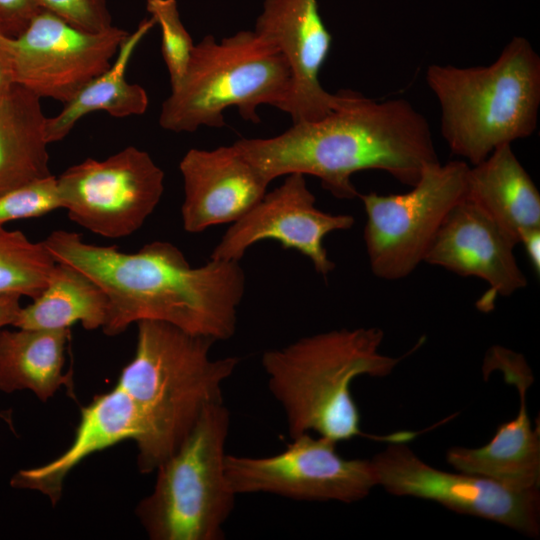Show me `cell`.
<instances>
[{
    "mask_svg": "<svg viewBox=\"0 0 540 540\" xmlns=\"http://www.w3.org/2000/svg\"><path fill=\"white\" fill-rule=\"evenodd\" d=\"M127 35L115 26L87 31L41 9L18 36L0 32V49L12 83L65 104L110 67Z\"/></svg>",
    "mask_w": 540,
    "mask_h": 540,
    "instance_id": "obj_9",
    "label": "cell"
},
{
    "mask_svg": "<svg viewBox=\"0 0 540 540\" xmlns=\"http://www.w3.org/2000/svg\"><path fill=\"white\" fill-rule=\"evenodd\" d=\"M143 435L144 425L136 404L115 385L81 409L74 439L65 452L42 466L19 470L12 476L10 485L39 491L55 505L61 497L65 477L81 461L124 440H134L137 444Z\"/></svg>",
    "mask_w": 540,
    "mask_h": 540,
    "instance_id": "obj_18",
    "label": "cell"
},
{
    "mask_svg": "<svg viewBox=\"0 0 540 540\" xmlns=\"http://www.w3.org/2000/svg\"><path fill=\"white\" fill-rule=\"evenodd\" d=\"M465 199L479 208L515 244L540 227V194L511 144L470 165Z\"/></svg>",
    "mask_w": 540,
    "mask_h": 540,
    "instance_id": "obj_19",
    "label": "cell"
},
{
    "mask_svg": "<svg viewBox=\"0 0 540 540\" xmlns=\"http://www.w3.org/2000/svg\"><path fill=\"white\" fill-rule=\"evenodd\" d=\"M383 338L377 327L331 330L262 354L269 390L284 411L291 439L311 431L336 443L368 436L360 427L352 381L385 377L408 355L381 354Z\"/></svg>",
    "mask_w": 540,
    "mask_h": 540,
    "instance_id": "obj_4",
    "label": "cell"
},
{
    "mask_svg": "<svg viewBox=\"0 0 540 540\" xmlns=\"http://www.w3.org/2000/svg\"><path fill=\"white\" fill-rule=\"evenodd\" d=\"M41 9L49 11L81 29L99 32L112 25L105 0H37Z\"/></svg>",
    "mask_w": 540,
    "mask_h": 540,
    "instance_id": "obj_27",
    "label": "cell"
},
{
    "mask_svg": "<svg viewBox=\"0 0 540 540\" xmlns=\"http://www.w3.org/2000/svg\"><path fill=\"white\" fill-rule=\"evenodd\" d=\"M494 370L502 372L504 380L517 389V416L498 426L484 446L450 448L447 462L457 471L487 477L511 489L539 488V426L532 428L526 404L527 390L534 382L532 371L523 355L502 346L491 347L484 359V376Z\"/></svg>",
    "mask_w": 540,
    "mask_h": 540,
    "instance_id": "obj_15",
    "label": "cell"
},
{
    "mask_svg": "<svg viewBox=\"0 0 540 540\" xmlns=\"http://www.w3.org/2000/svg\"><path fill=\"white\" fill-rule=\"evenodd\" d=\"M56 262L95 282L108 301V336L134 322L157 320L213 340L231 338L246 287L240 261L210 259L192 267L175 245L154 241L135 253L86 243L81 235L51 232L43 241Z\"/></svg>",
    "mask_w": 540,
    "mask_h": 540,
    "instance_id": "obj_1",
    "label": "cell"
},
{
    "mask_svg": "<svg viewBox=\"0 0 540 540\" xmlns=\"http://www.w3.org/2000/svg\"><path fill=\"white\" fill-rule=\"evenodd\" d=\"M529 261L535 272H540V227L529 229L520 236Z\"/></svg>",
    "mask_w": 540,
    "mask_h": 540,
    "instance_id": "obj_29",
    "label": "cell"
},
{
    "mask_svg": "<svg viewBox=\"0 0 540 540\" xmlns=\"http://www.w3.org/2000/svg\"><path fill=\"white\" fill-rule=\"evenodd\" d=\"M56 260L43 242L0 226V296L36 298L46 287Z\"/></svg>",
    "mask_w": 540,
    "mask_h": 540,
    "instance_id": "obj_24",
    "label": "cell"
},
{
    "mask_svg": "<svg viewBox=\"0 0 540 540\" xmlns=\"http://www.w3.org/2000/svg\"><path fill=\"white\" fill-rule=\"evenodd\" d=\"M164 176L146 151L129 146L104 160L88 158L56 179L62 208L72 221L98 235L123 238L157 207Z\"/></svg>",
    "mask_w": 540,
    "mask_h": 540,
    "instance_id": "obj_10",
    "label": "cell"
},
{
    "mask_svg": "<svg viewBox=\"0 0 540 540\" xmlns=\"http://www.w3.org/2000/svg\"><path fill=\"white\" fill-rule=\"evenodd\" d=\"M515 246L491 219L464 198L442 223L424 262L484 280L489 289L477 306L488 312L498 296H510L527 286L514 256Z\"/></svg>",
    "mask_w": 540,
    "mask_h": 540,
    "instance_id": "obj_16",
    "label": "cell"
},
{
    "mask_svg": "<svg viewBox=\"0 0 540 540\" xmlns=\"http://www.w3.org/2000/svg\"><path fill=\"white\" fill-rule=\"evenodd\" d=\"M155 25L151 16L143 19L122 41L110 67L63 104L57 115L47 117L45 134L49 144L63 140L80 119L92 112L104 111L116 118L145 113L149 103L147 92L139 84L128 82L126 72L137 46Z\"/></svg>",
    "mask_w": 540,
    "mask_h": 540,
    "instance_id": "obj_22",
    "label": "cell"
},
{
    "mask_svg": "<svg viewBox=\"0 0 540 540\" xmlns=\"http://www.w3.org/2000/svg\"><path fill=\"white\" fill-rule=\"evenodd\" d=\"M137 344L116 385L134 401L144 425L137 464L150 473L171 456L203 410L222 402V385L239 359H212L215 340L157 320L137 322Z\"/></svg>",
    "mask_w": 540,
    "mask_h": 540,
    "instance_id": "obj_3",
    "label": "cell"
},
{
    "mask_svg": "<svg viewBox=\"0 0 540 540\" xmlns=\"http://www.w3.org/2000/svg\"><path fill=\"white\" fill-rule=\"evenodd\" d=\"M19 295L0 296V328L14 324L17 315L21 309Z\"/></svg>",
    "mask_w": 540,
    "mask_h": 540,
    "instance_id": "obj_30",
    "label": "cell"
},
{
    "mask_svg": "<svg viewBox=\"0 0 540 540\" xmlns=\"http://www.w3.org/2000/svg\"><path fill=\"white\" fill-rule=\"evenodd\" d=\"M21 307L13 324L21 329H65L80 322L87 330L103 328L108 301L101 288L77 269L56 262L44 290Z\"/></svg>",
    "mask_w": 540,
    "mask_h": 540,
    "instance_id": "obj_23",
    "label": "cell"
},
{
    "mask_svg": "<svg viewBox=\"0 0 540 540\" xmlns=\"http://www.w3.org/2000/svg\"><path fill=\"white\" fill-rule=\"evenodd\" d=\"M12 83L7 63L0 49V89Z\"/></svg>",
    "mask_w": 540,
    "mask_h": 540,
    "instance_id": "obj_31",
    "label": "cell"
},
{
    "mask_svg": "<svg viewBox=\"0 0 540 540\" xmlns=\"http://www.w3.org/2000/svg\"><path fill=\"white\" fill-rule=\"evenodd\" d=\"M336 444L304 433L274 455L227 454L228 486L236 495L270 493L303 501H359L378 485L374 465L371 460L343 458Z\"/></svg>",
    "mask_w": 540,
    "mask_h": 540,
    "instance_id": "obj_11",
    "label": "cell"
},
{
    "mask_svg": "<svg viewBox=\"0 0 540 540\" xmlns=\"http://www.w3.org/2000/svg\"><path fill=\"white\" fill-rule=\"evenodd\" d=\"M70 328L0 331V391L30 390L46 402L62 386L72 393V371L63 372Z\"/></svg>",
    "mask_w": 540,
    "mask_h": 540,
    "instance_id": "obj_21",
    "label": "cell"
},
{
    "mask_svg": "<svg viewBox=\"0 0 540 540\" xmlns=\"http://www.w3.org/2000/svg\"><path fill=\"white\" fill-rule=\"evenodd\" d=\"M426 82L439 104L442 137L471 166L537 128L540 57L522 36L486 66L431 64Z\"/></svg>",
    "mask_w": 540,
    "mask_h": 540,
    "instance_id": "obj_5",
    "label": "cell"
},
{
    "mask_svg": "<svg viewBox=\"0 0 540 540\" xmlns=\"http://www.w3.org/2000/svg\"><path fill=\"white\" fill-rule=\"evenodd\" d=\"M315 195L305 175H286L284 182L263 198L244 216L231 223L210 259L240 261L255 243L279 242L284 249L305 255L317 273L327 276L335 268L323 239L331 232L348 230L355 219L349 214H331L315 207Z\"/></svg>",
    "mask_w": 540,
    "mask_h": 540,
    "instance_id": "obj_13",
    "label": "cell"
},
{
    "mask_svg": "<svg viewBox=\"0 0 540 540\" xmlns=\"http://www.w3.org/2000/svg\"><path fill=\"white\" fill-rule=\"evenodd\" d=\"M146 9L160 27L161 53L173 88L186 73L195 43L180 18L176 0H147Z\"/></svg>",
    "mask_w": 540,
    "mask_h": 540,
    "instance_id": "obj_25",
    "label": "cell"
},
{
    "mask_svg": "<svg viewBox=\"0 0 540 540\" xmlns=\"http://www.w3.org/2000/svg\"><path fill=\"white\" fill-rule=\"evenodd\" d=\"M290 90L285 57L254 30L220 41L206 35L195 44L183 79L162 103L159 125L175 133L220 128L230 107L245 120L259 123L257 108L271 105L282 110Z\"/></svg>",
    "mask_w": 540,
    "mask_h": 540,
    "instance_id": "obj_6",
    "label": "cell"
},
{
    "mask_svg": "<svg viewBox=\"0 0 540 540\" xmlns=\"http://www.w3.org/2000/svg\"><path fill=\"white\" fill-rule=\"evenodd\" d=\"M40 10L37 0H0V32L18 36Z\"/></svg>",
    "mask_w": 540,
    "mask_h": 540,
    "instance_id": "obj_28",
    "label": "cell"
},
{
    "mask_svg": "<svg viewBox=\"0 0 540 540\" xmlns=\"http://www.w3.org/2000/svg\"><path fill=\"white\" fill-rule=\"evenodd\" d=\"M371 461L378 485L393 495L434 501L457 513L539 536V488L515 490L487 477L439 470L422 461L406 442H391Z\"/></svg>",
    "mask_w": 540,
    "mask_h": 540,
    "instance_id": "obj_12",
    "label": "cell"
},
{
    "mask_svg": "<svg viewBox=\"0 0 540 540\" xmlns=\"http://www.w3.org/2000/svg\"><path fill=\"white\" fill-rule=\"evenodd\" d=\"M184 184L185 231L199 233L233 223L265 195L269 182L234 145L192 148L179 163Z\"/></svg>",
    "mask_w": 540,
    "mask_h": 540,
    "instance_id": "obj_17",
    "label": "cell"
},
{
    "mask_svg": "<svg viewBox=\"0 0 540 540\" xmlns=\"http://www.w3.org/2000/svg\"><path fill=\"white\" fill-rule=\"evenodd\" d=\"M40 98L16 83L0 89V195L51 176Z\"/></svg>",
    "mask_w": 540,
    "mask_h": 540,
    "instance_id": "obj_20",
    "label": "cell"
},
{
    "mask_svg": "<svg viewBox=\"0 0 540 540\" xmlns=\"http://www.w3.org/2000/svg\"><path fill=\"white\" fill-rule=\"evenodd\" d=\"M254 32L277 47L289 65L291 90L282 111L293 123L322 118L360 95L330 93L321 85L320 71L332 38L317 0H264Z\"/></svg>",
    "mask_w": 540,
    "mask_h": 540,
    "instance_id": "obj_14",
    "label": "cell"
},
{
    "mask_svg": "<svg viewBox=\"0 0 540 540\" xmlns=\"http://www.w3.org/2000/svg\"><path fill=\"white\" fill-rule=\"evenodd\" d=\"M230 413L207 406L177 448L156 469L152 492L136 515L152 540H222L237 496L225 475Z\"/></svg>",
    "mask_w": 540,
    "mask_h": 540,
    "instance_id": "obj_7",
    "label": "cell"
},
{
    "mask_svg": "<svg viewBox=\"0 0 540 540\" xmlns=\"http://www.w3.org/2000/svg\"><path fill=\"white\" fill-rule=\"evenodd\" d=\"M62 208L57 179L51 175L0 195V226Z\"/></svg>",
    "mask_w": 540,
    "mask_h": 540,
    "instance_id": "obj_26",
    "label": "cell"
},
{
    "mask_svg": "<svg viewBox=\"0 0 540 540\" xmlns=\"http://www.w3.org/2000/svg\"><path fill=\"white\" fill-rule=\"evenodd\" d=\"M469 168L463 160L439 161L425 167L407 193L359 194L367 216L365 247L376 277L403 279L424 262L442 223L465 198Z\"/></svg>",
    "mask_w": 540,
    "mask_h": 540,
    "instance_id": "obj_8",
    "label": "cell"
},
{
    "mask_svg": "<svg viewBox=\"0 0 540 540\" xmlns=\"http://www.w3.org/2000/svg\"><path fill=\"white\" fill-rule=\"evenodd\" d=\"M234 145L269 183L292 173L312 175L337 199L359 196L351 180L359 171L382 170L412 187L425 167L439 162L429 123L409 101L378 102L362 94L317 120Z\"/></svg>",
    "mask_w": 540,
    "mask_h": 540,
    "instance_id": "obj_2",
    "label": "cell"
}]
</instances>
